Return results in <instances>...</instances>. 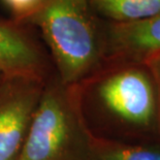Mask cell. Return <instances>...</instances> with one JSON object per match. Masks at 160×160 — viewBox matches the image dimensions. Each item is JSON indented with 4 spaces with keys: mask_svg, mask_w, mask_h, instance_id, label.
Here are the masks:
<instances>
[{
    "mask_svg": "<svg viewBox=\"0 0 160 160\" xmlns=\"http://www.w3.org/2000/svg\"><path fill=\"white\" fill-rule=\"evenodd\" d=\"M101 108L120 123L147 128L155 119V89L147 70L134 64L105 74L95 87Z\"/></svg>",
    "mask_w": 160,
    "mask_h": 160,
    "instance_id": "obj_3",
    "label": "cell"
},
{
    "mask_svg": "<svg viewBox=\"0 0 160 160\" xmlns=\"http://www.w3.org/2000/svg\"><path fill=\"white\" fill-rule=\"evenodd\" d=\"M145 64L152 72V76L155 78V81L157 82L160 90V64L153 62V61H147V62H145Z\"/></svg>",
    "mask_w": 160,
    "mask_h": 160,
    "instance_id": "obj_10",
    "label": "cell"
},
{
    "mask_svg": "<svg viewBox=\"0 0 160 160\" xmlns=\"http://www.w3.org/2000/svg\"><path fill=\"white\" fill-rule=\"evenodd\" d=\"M88 160H160V146L128 145L94 137Z\"/></svg>",
    "mask_w": 160,
    "mask_h": 160,
    "instance_id": "obj_8",
    "label": "cell"
},
{
    "mask_svg": "<svg viewBox=\"0 0 160 160\" xmlns=\"http://www.w3.org/2000/svg\"><path fill=\"white\" fill-rule=\"evenodd\" d=\"M147 61H153V62H156V63L160 64V54H158V55L153 56V57H151V58H149V59L146 60L145 62H147ZM145 62H144V63H145Z\"/></svg>",
    "mask_w": 160,
    "mask_h": 160,
    "instance_id": "obj_11",
    "label": "cell"
},
{
    "mask_svg": "<svg viewBox=\"0 0 160 160\" xmlns=\"http://www.w3.org/2000/svg\"><path fill=\"white\" fill-rule=\"evenodd\" d=\"M97 17L113 23H129L160 15V0H90Z\"/></svg>",
    "mask_w": 160,
    "mask_h": 160,
    "instance_id": "obj_7",
    "label": "cell"
},
{
    "mask_svg": "<svg viewBox=\"0 0 160 160\" xmlns=\"http://www.w3.org/2000/svg\"><path fill=\"white\" fill-rule=\"evenodd\" d=\"M4 76H5V74L3 73V71L0 69V86H1V83H2L3 79H4Z\"/></svg>",
    "mask_w": 160,
    "mask_h": 160,
    "instance_id": "obj_12",
    "label": "cell"
},
{
    "mask_svg": "<svg viewBox=\"0 0 160 160\" xmlns=\"http://www.w3.org/2000/svg\"><path fill=\"white\" fill-rule=\"evenodd\" d=\"M12 15V20L21 24L33 15L42 0H2Z\"/></svg>",
    "mask_w": 160,
    "mask_h": 160,
    "instance_id": "obj_9",
    "label": "cell"
},
{
    "mask_svg": "<svg viewBox=\"0 0 160 160\" xmlns=\"http://www.w3.org/2000/svg\"><path fill=\"white\" fill-rule=\"evenodd\" d=\"M46 80L4 76L0 86V160H20Z\"/></svg>",
    "mask_w": 160,
    "mask_h": 160,
    "instance_id": "obj_4",
    "label": "cell"
},
{
    "mask_svg": "<svg viewBox=\"0 0 160 160\" xmlns=\"http://www.w3.org/2000/svg\"><path fill=\"white\" fill-rule=\"evenodd\" d=\"M102 31L104 59L133 64L160 54V15L138 22H111Z\"/></svg>",
    "mask_w": 160,
    "mask_h": 160,
    "instance_id": "obj_6",
    "label": "cell"
},
{
    "mask_svg": "<svg viewBox=\"0 0 160 160\" xmlns=\"http://www.w3.org/2000/svg\"><path fill=\"white\" fill-rule=\"evenodd\" d=\"M30 29L12 19H0V69L5 76L49 77V57Z\"/></svg>",
    "mask_w": 160,
    "mask_h": 160,
    "instance_id": "obj_5",
    "label": "cell"
},
{
    "mask_svg": "<svg viewBox=\"0 0 160 160\" xmlns=\"http://www.w3.org/2000/svg\"><path fill=\"white\" fill-rule=\"evenodd\" d=\"M22 25L39 29L56 76L66 85H81L104 59L103 31L90 0H42Z\"/></svg>",
    "mask_w": 160,
    "mask_h": 160,
    "instance_id": "obj_1",
    "label": "cell"
},
{
    "mask_svg": "<svg viewBox=\"0 0 160 160\" xmlns=\"http://www.w3.org/2000/svg\"><path fill=\"white\" fill-rule=\"evenodd\" d=\"M81 85L48 77L20 160H88L94 137L85 122Z\"/></svg>",
    "mask_w": 160,
    "mask_h": 160,
    "instance_id": "obj_2",
    "label": "cell"
}]
</instances>
